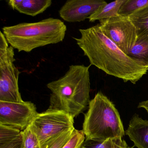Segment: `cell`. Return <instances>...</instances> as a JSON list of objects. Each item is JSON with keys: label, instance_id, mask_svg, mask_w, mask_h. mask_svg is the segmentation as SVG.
Instances as JSON below:
<instances>
[{"label": "cell", "instance_id": "5bb4252c", "mask_svg": "<svg viewBox=\"0 0 148 148\" xmlns=\"http://www.w3.org/2000/svg\"><path fill=\"white\" fill-rule=\"evenodd\" d=\"M125 1V0H117L103 5L89 17V21L94 22L96 21H100L116 16L118 14V13L120 7Z\"/></svg>", "mask_w": 148, "mask_h": 148}, {"label": "cell", "instance_id": "8fae6325", "mask_svg": "<svg viewBox=\"0 0 148 148\" xmlns=\"http://www.w3.org/2000/svg\"><path fill=\"white\" fill-rule=\"evenodd\" d=\"M7 2L13 10L32 17L43 13L52 3L51 0H10Z\"/></svg>", "mask_w": 148, "mask_h": 148}, {"label": "cell", "instance_id": "ba28073f", "mask_svg": "<svg viewBox=\"0 0 148 148\" xmlns=\"http://www.w3.org/2000/svg\"><path fill=\"white\" fill-rule=\"evenodd\" d=\"M38 113L35 105L29 101H0V125L12 126L22 131L31 125Z\"/></svg>", "mask_w": 148, "mask_h": 148}, {"label": "cell", "instance_id": "7a4b0ae2", "mask_svg": "<svg viewBox=\"0 0 148 148\" xmlns=\"http://www.w3.org/2000/svg\"><path fill=\"white\" fill-rule=\"evenodd\" d=\"M90 65H72L65 74L47 84L51 90L49 109L63 111L73 118L90 103Z\"/></svg>", "mask_w": 148, "mask_h": 148}, {"label": "cell", "instance_id": "3957f363", "mask_svg": "<svg viewBox=\"0 0 148 148\" xmlns=\"http://www.w3.org/2000/svg\"><path fill=\"white\" fill-rule=\"evenodd\" d=\"M66 30V25L63 21L53 18L2 28L10 45L18 52L27 53L38 47L62 42Z\"/></svg>", "mask_w": 148, "mask_h": 148}, {"label": "cell", "instance_id": "9a60e30c", "mask_svg": "<svg viewBox=\"0 0 148 148\" xmlns=\"http://www.w3.org/2000/svg\"><path fill=\"white\" fill-rule=\"evenodd\" d=\"M129 17L136 27L138 38L148 35V5Z\"/></svg>", "mask_w": 148, "mask_h": 148}, {"label": "cell", "instance_id": "7c38bea8", "mask_svg": "<svg viewBox=\"0 0 148 148\" xmlns=\"http://www.w3.org/2000/svg\"><path fill=\"white\" fill-rule=\"evenodd\" d=\"M0 148H24L21 131L0 125Z\"/></svg>", "mask_w": 148, "mask_h": 148}, {"label": "cell", "instance_id": "9c48e42d", "mask_svg": "<svg viewBox=\"0 0 148 148\" xmlns=\"http://www.w3.org/2000/svg\"><path fill=\"white\" fill-rule=\"evenodd\" d=\"M103 0H68L59 11L60 16L70 23L84 21L100 7L106 4Z\"/></svg>", "mask_w": 148, "mask_h": 148}, {"label": "cell", "instance_id": "52a82bcc", "mask_svg": "<svg viewBox=\"0 0 148 148\" xmlns=\"http://www.w3.org/2000/svg\"><path fill=\"white\" fill-rule=\"evenodd\" d=\"M103 33L127 54L137 40L136 29L129 17L117 14L99 21Z\"/></svg>", "mask_w": 148, "mask_h": 148}, {"label": "cell", "instance_id": "30bf717a", "mask_svg": "<svg viewBox=\"0 0 148 148\" xmlns=\"http://www.w3.org/2000/svg\"><path fill=\"white\" fill-rule=\"evenodd\" d=\"M125 134L138 148H148V121L143 120L137 114L133 115Z\"/></svg>", "mask_w": 148, "mask_h": 148}, {"label": "cell", "instance_id": "d6986e66", "mask_svg": "<svg viewBox=\"0 0 148 148\" xmlns=\"http://www.w3.org/2000/svg\"><path fill=\"white\" fill-rule=\"evenodd\" d=\"M86 137L83 130L74 129L71 136L62 148H81Z\"/></svg>", "mask_w": 148, "mask_h": 148}, {"label": "cell", "instance_id": "8992f818", "mask_svg": "<svg viewBox=\"0 0 148 148\" xmlns=\"http://www.w3.org/2000/svg\"><path fill=\"white\" fill-rule=\"evenodd\" d=\"M40 148H47L62 133L74 130V118L63 111L48 109L38 113L31 125Z\"/></svg>", "mask_w": 148, "mask_h": 148}, {"label": "cell", "instance_id": "7402d4cb", "mask_svg": "<svg viewBox=\"0 0 148 148\" xmlns=\"http://www.w3.org/2000/svg\"></svg>", "mask_w": 148, "mask_h": 148}, {"label": "cell", "instance_id": "2e32d148", "mask_svg": "<svg viewBox=\"0 0 148 148\" xmlns=\"http://www.w3.org/2000/svg\"><path fill=\"white\" fill-rule=\"evenodd\" d=\"M81 148H132L120 138H110L103 142L85 140Z\"/></svg>", "mask_w": 148, "mask_h": 148}, {"label": "cell", "instance_id": "44dd1931", "mask_svg": "<svg viewBox=\"0 0 148 148\" xmlns=\"http://www.w3.org/2000/svg\"><path fill=\"white\" fill-rule=\"evenodd\" d=\"M138 108H144L146 110V111L148 113V100H146V101H143V102L139 103L138 106Z\"/></svg>", "mask_w": 148, "mask_h": 148}, {"label": "cell", "instance_id": "ac0fdd59", "mask_svg": "<svg viewBox=\"0 0 148 148\" xmlns=\"http://www.w3.org/2000/svg\"><path fill=\"white\" fill-rule=\"evenodd\" d=\"M24 148H40L38 137L31 125L21 131Z\"/></svg>", "mask_w": 148, "mask_h": 148}, {"label": "cell", "instance_id": "5b68a950", "mask_svg": "<svg viewBox=\"0 0 148 148\" xmlns=\"http://www.w3.org/2000/svg\"><path fill=\"white\" fill-rule=\"evenodd\" d=\"M8 44L4 34L1 32L0 101L20 103L23 101L19 89L20 71L14 64V48Z\"/></svg>", "mask_w": 148, "mask_h": 148}, {"label": "cell", "instance_id": "ffe728a7", "mask_svg": "<svg viewBox=\"0 0 148 148\" xmlns=\"http://www.w3.org/2000/svg\"><path fill=\"white\" fill-rule=\"evenodd\" d=\"M74 130H70L62 133L47 148H62L71 138Z\"/></svg>", "mask_w": 148, "mask_h": 148}, {"label": "cell", "instance_id": "4fadbf2b", "mask_svg": "<svg viewBox=\"0 0 148 148\" xmlns=\"http://www.w3.org/2000/svg\"><path fill=\"white\" fill-rule=\"evenodd\" d=\"M127 55L148 68V35L137 38L135 45Z\"/></svg>", "mask_w": 148, "mask_h": 148}, {"label": "cell", "instance_id": "277c9868", "mask_svg": "<svg viewBox=\"0 0 148 148\" xmlns=\"http://www.w3.org/2000/svg\"><path fill=\"white\" fill-rule=\"evenodd\" d=\"M83 131L86 140L103 142L124 136L123 125L114 104L101 92L90 101L84 114Z\"/></svg>", "mask_w": 148, "mask_h": 148}, {"label": "cell", "instance_id": "6da1fadb", "mask_svg": "<svg viewBox=\"0 0 148 148\" xmlns=\"http://www.w3.org/2000/svg\"><path fill=\"white\" fill-rule=\"evenodd\" d=\"M79 31L81 37L73 39L90 65L134 84L147 73L148 68L125 53L104 35L99 24Z\"/></svg>", "mask_w": 148, "mask_h": 148}, {"label": "cell", "instance_id": "e0dca14e", "mask_svg": "<svg viewBox=\"0 0 148 148\" xmlns=\"http://www.w3.org/2000/svg\"><path fill=\"white\" fill-rule=\"evenodd\" d=\"M148 5V0H125L119 8L118 14L129 17L136 11Z\"/></svg>", "mask_w": 148, "mask_h": 148}]
</instances>
